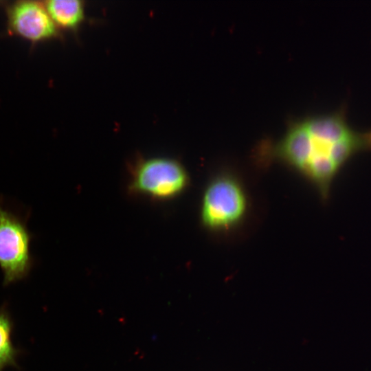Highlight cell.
I'll return each mask as SVG.
<instances>
[{
	"label": "cell",
	"mask_w": 371,
	"mask_h": 371,
	"mask_svg": "<svg viewBox=\"0 0 371 371\" xmlns=\"http://www.w3.org/2000/svg\"><path fill=\"white\" fill-rule=\"evenodd\" d=\"M13 321L6 305L3 304L0 307V371L7 367L19 368L17 359L21 350L13 344Z\"/></svg>",
	"instance_id": "8"
},
{
	"label": "cell",
	"mask_w": 371,
	"mask_h": 371,
	"mask_svg": "<svg viewBox=\"0 0 371 371\" xmlns=\"http://www.w3.org/2000/svg\"><path fill=\"white\" fill-rule=\"evenodd\" d=\"M245 207V198L239 185L229 177H221L205 190L202 221L210 228L227 227L241 218Z\"/></svg>",
	"instance_id": "3"
},
{
	"label": "cell",
	"mask_w": 371,
	"mask_h": 371,
	"mask_svg": "<svg viewBox=\"0 0 371 371\" xmlns=\"http://www.w3.org/2000/svg\"><path fill=\"white\" fill-rule=\"evenodd\" d=\"M313 136L330 142H338L352 133L341 115L317 117L303 123Z\"/></svg>",
	"instance_id": "7"
},
{
	"label": "cell",
	"mask_w": 371,
	"mask_h": 371,
	"mask_svg": "<svg viewBox=\"0 0 371 371\" xmlns=\"http://www.w3.org/2000/svg\"><path fill=\"white\" fill-rule=\"evenodd\" d=\"M311 151V136L304 124L291 128L278 148V154L301 170Z\"/></svg>",
	"instance_id": "5"
},
{
	"label": "cell",
	"mask_w": 371,
	"mask_h": 371,
	"mask_svg": "<svg viewBox=\"0 0 371 371\" xmlns=\"http://www.w3.org/2000/svg\"><path fill=\"white\" fill-rule=\"evenodd\" d=\"M6 28L10 35L28 40L33 44L60 36L43 1L19 0L5 5Z\"/></svg>",
	"instance_id": "4"
},
{
	"label": "cell",
	"mask_w": 371,
	"mask_h": 371,
	"mask_svg": "<svg viewBox=\"0 0 371 371\" xmlns=\"http://www.w3.org/2000/svg\"><path fill=\"white\" fill-rule=\"evenodd\" d=\"M188 176L183 166L168 158H152L135 168L132 189L155 199H168L179 194L186 186Z\"/></svg>",
	"instance_id": "2"
},
{
	"label": "cell",
	"mask_w": 371,
	"mask_h": 371,
	"mask_svg": "<svg viewBox=\"0 0 371 371\" xmlns=\"http://www.w3.org/2000/svg\"><path fill=\"white\" fill-rule=\"evenodd\" d=\"M43 3L58 28L74 30L85 19V5L80 0H47Z\"/></svg>",
	"instance_id": "6"
},
{
	"label": "cell",
	"mask_w": 371,
	"mask_h": 371,
	"mask_svg": "<svg viewBox=\"0 0 371 371\" xmlns=\"http://www.w3.org/2000/svg\"><path fill=\"white\" fill-rule=\"evenodd\" d=\"M27 213L0 201V268L3 284L25 278L33 266Z\"/></svg>",
	"instance_id": "1"
}]
</instances>
